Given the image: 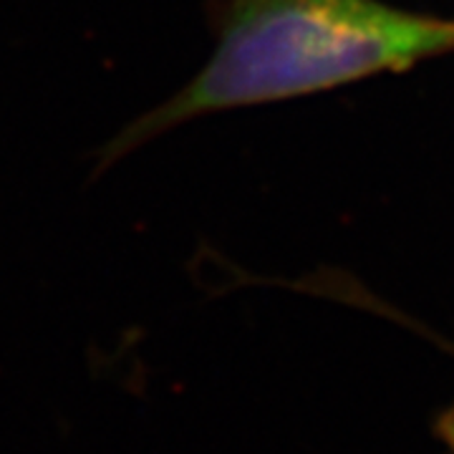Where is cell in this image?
<instances>
[{
    "label": "cell",
    "instance_id": "6da1fadb",
    "mask_svg": "<svg viewBox=\"0 0 454 454\" xmlns=\"http://www.w3.org/2000/svg\"><path fill=\"white\" fill-rule=\"evenodd\" d=\"M444 53H454V20L379 0H220L210 61L98 146L94 179L205 114L301 97Z\"/></svg>",
    "mask_w": 454,
    "mask_h": 454
},
{
    "label": "cell",
    "instance_id": "7a4b0ae2",
    "mask_svg": "<svg viewBox=\"0 0 454 454\" xmlns=\"http://www.w3.org/2000/svg\"><path fill=\"white\" fill-rule=\"evenodd\" d=\"M437 432H439V437H442V442L447 444V450L454 454V406L452 409H447V411L439 417Z\"/></svg>",
    "mask_w": 454,
    "mask_h": 454
}]
</instances>
